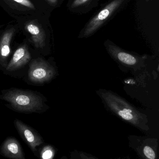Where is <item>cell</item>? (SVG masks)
<instances>
[{"label":"cell","mask_w":159,"mask_h":159,"mask_svg":"<svg viewBox=\"0 0 159 159\" xmlns=\"http://www.w3.org/2000/svg\"><path fill=\"white\" fill-rule=\"evenodd\" d=\"M102 98L107 106L123 120L144 132L148 131V119L129 103L116 94L109 91L101 93Z\"/></svg>","instance_id":"6da1fadb"},{"label":"cell","mask_w":159,"mask_h":159,"mask_svg":"<svg viewBox=\"0 0 159 159\" xmlns=\"http://www.w3.org/2000/svg\"><path fill=\"white\" fill-rule=\"evenodd\" d=\"M130 0H110L99 9L85 25L79 38L88 37L95 33L113 16L125 7Z\"/></svg>","instance_id":"7a4b0ae2"},{"label":"cell","mask_w":159,"mask_h":159,"mask_svg":"<svg viewBox=\"0 0 159 159\" xmlns=\"http://www.w3.org/2000/svg\"><path fill=\"white\" fill-rule=\"evenodd\" d=\"M3 100L10 104L12 108L22 112H38L44 106L39 95L28 91L18 89L9 90L3 94Z\"/></svg>","instance_id":"3957f363"},{"label":"cell","mask_w":159,"mask_h":159,"mask_svg":"<svg viewBox=\"0 0 159 159\" xmlns=\"http://www.w3.org/2000/svg\"><path fill=\"white\" fill-rule=\"evenodd\" d=\"M129 146L140 159H157L158 142L157 138L131 135Z\"/></svg>","instance_id":"277c9868"},{"label":"cell","mask_w":159,"mask_h":159,"mask_svg":"<svg viewBox=\"0 0 159 159\" xmlns=\"http://www.w3.org/2000/svg\"><path fill=\"white\" fill-rule=\"evenodd\" d=\"M54 68L43 59H35L31 62L29 68V78L32 82L43 83L47 82L55 75Z\"/></svg>","instance_id":"5b68a950"},{"label":"cell","mask_w":159,"mask_h":159,"mask_svg":"<svg viewBox=\"0 0 159 159\" xmlns=\"http://www.w3.org/2000/svg\"><path fill=\"white\" fill-rule=\"evenodd\" d=\"M14 124L21 139L28 145L35 156L37 157L36 147L42 144L44 142L42 136L31 127L19 120H15Z\"/></svg>","instance_id":"8992f818"},{"label":"cell","mask_w":159,"mask_h":159,"mask_svg":"<svg viewBox=\"0 0 159 159\" xmlns=\"http://www.w3.org/2000/svg\"><path fill=\"white\" fill-rule=\"evenodd\" d=\"M0 154L11 159H26L20 143L13 137H7L3 142Z\"/></svg>","instance_id":"52a82bcc"},{"label":"cell","mask_w":159,"mask_h":159,"mask_svg":"<svg viewBox=\"0 0 159 159\" xmlns=\"http://www.w3.org/2000/svg\"><path fill=\"white\" fill-rule=\"evenodd\" d=\"M31 55L26 44L23 45L16 49L11 60L6 67L8 71L19 70L30 61Z\"/></svg>","instance_id":"ba28073f"},{"label":"cell","mask_w":159,"mask_h":159,"mask_svg":"<svg viewBox=\"0 0 159 159\" xmlns=\"http://www.w3.org/2000/svg\"><path fill=\"white\" fill-rule=\"evenodd\" d=\"M107 46L110 54L123 65L133 67L140 64V59L137 57L123 51L115 46L108 44Z\"/></svg>","instance_id":"9c48e42d"},{"label":"cell","mask_w":159,"mask_h":159,"mask_svg":"<svg viewBox=\"0 0 159 159\" xmlns=\"http://www.w3.org/2000/svg\"><path fill=\"white\" fill-rule=\"evenodd\" d=\"M25 29L30 34L35 47L44 48L45 45L46 35L42 27L34 21H30L26 23Z\"/></svg>","instance_id":"30bf717a"},{"label":"cell","mask_w":159,"mask_h":159,"mask_svg":"<svg viewBox=\"0 0 159 159\" xmlns=\"http://www.w3.org/2000/svg\"><path fill=\"white\" fill-rule=\"evenodd\" d=\"M100 1L101 0H72L69 3V10L74 14H86L98 6Z\"/></svg>","instance_id":"8fae6325"},{"label":"cell","mask_w":159,"mask_h":159,"mask_svg":"<svg viewBox=\"0 0 159 159\" xmlns=\"http://www.w3.org/2000/svg\"><path fill=\"white\" fill-rule=\"evenodd\" d=\"M15 33L14 29H9L3 34L0 40V61L5 62L10 52V43Z\"/></svg>","instance_id":"7c38bea8"},{"label":"cell","mask_w":159,"mask_h":159,"mask_svg":"<svg viewBox=\"0 0 159 159\" xmlns=\"http://www.w3.org/2000/svg\"><path fill=\"white\" fill-rule=\"evenodd\" d=\"M56 154V149L52 146H44L40 152V159H53Z\"/></svg>","instance_id":"4fadbf2b"},{"label":"cell","mask_w":159,"mask_h":159,"mask_svg":"<svg viewBox=\"0 0 159 159\" xmlns=\"http://www.w3.org/2000/svg\"><path fill=\"white\" fill-rule=\"evenodd\" d=\"M22 6L26 7L30 9H35L34 5L30 0H12Z\"/></svg>","instance_id":"5bb4252c"},{"label":"cell","mask_w":159,"mask_h":159,"mask_svg":"<svg viewBox=\"0 0 159 159\" xmlns=\"http://www.w3.org/2000/svg\"><path fill=\"white\" fill-rule=\"evenodd\" d=\"M77 154L80 159H99L86 152L80 151V152H77Z\"/></svg>","instance_id":"9a60e30c"},{"label":"cell","mask_w":159,"mask_h":159,"mask_svg":"<svg viewBox=\"0 0 159 159\" xmlns=\"http://www.w3.org/2000/svg\"><path fill=\"white\" fill-rule=\"evenodd\" d=\"M46 1L49 4L51 5V6H55L57 5L58 0H46Z\"/></svg>","instance_id":"2e32d148"},{"label":"cell","mask_w":159,"mask_h":159,"mask_svg":"<svg viewBox=\"0 0 159 159\" xmlns=\"http://www.w3.org/2000/svg\"><path fill=\"white\" fill-rule=\"evenodd\" d=\"M77 156L75 155V152H73L72 153V155H71V159H80L79 156H78V154H77Z\"/></svg>","instance_id":"e0dca14e"},{"label":"cell","mask_w":159,"mask_h":159,"mask_svg":"<svg viewBox=\"0 0 159 159\" xmlns=\"http://www.w3.org/2000/svg\"><path fill=\"white\" fill-rule=\"evenodd\" d=\"M61 159H67V158L66 157H65V156H63V157Z\"/></svg>","instance_id":"ac0fdd59"},{"label":"cell","mask_w":159,"mask_h":159,"mask_svg":"<svg viewBox=\"0 0 159 159\" xmlns=\"http://www.w3.org/2000/svg\"><path fill=\"white\" fill-rule=\"evenodd\" d=\"M147 2H149V1H151V0H145Z\"/></svg>","instance_id":"d6986e66"},{"label":"cell","mask_w":159,"mask_h":159,"mask_svg":"<svg viewBox=\"0 0 159 159\" xmlns=\"http://www.w3.org/2000/svg\"><path fill=\"white\" fill-rule=\"evenodd\" d=\"M129 159L125 158V159Z\"/></svg>","instance_id":"ffe728a7"}]
</instances>
